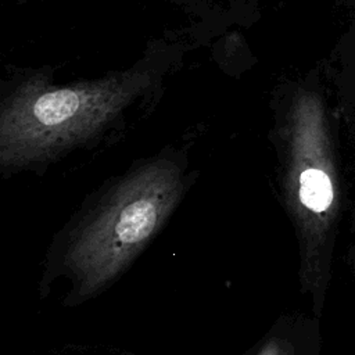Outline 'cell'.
I'll return each instance as SVG.
<instances>
[{
	"label": "cell",
	"mask_w": 355,
	"mask_h": 355,
	"mask_svg": "<svg viewBox=\"0 0 355 355\" xmlns=\"http://www.w3.org/2000/svg\"><path fill=\"white\" fill-rule=\"evenodd\" d=\"M144 85L137 73L67 86L21 85L1 107V166L22 168L82 144L111 123Z\"/></svg>",
	"instance_id": "obj_1"
},
{
	"label": "cell",
	"mask_w": 355,
	"mask_h": 355,
	"mask_svg": "<svg viewBox=\"0 0 355 355\" xmlns=\"http://www.w3.org/2000/svg\"><path fill=\"white\" fill-rule=\"evenodd\" d=\"M182 190V172L169 159H155L129 172L82 225L72 248L73 259L97 275L112 273L157 232Z\"/></svg>",
	"instance_id": "obj_2"
},
{
	"label": "cell",
	"mask_w": 355,
	"mask_h": 355,
	"mask_svg": "<svg viewBox=\"0 0 355 355\" xmlns=\"http://www.w3.org/2000/svg\"><path fill=\"white\" fill-rule=\"evenodd\" d=\"M297 198L304 211L322 219L334 200L329 175L316 166H302L297 179Z\"/></svg>",
	"instance_id": "obj_3"
},
{
	"label": "cell",
	"mask_w": 355,
	"mask_h": 355,
	"mask_svg": "<svg viewBox=\"0 0 355 355\" xmlns=\"http://www.w3.org/2000/svg\"><path fill=\"white\" fill-rule=\"evenodd\" d=\"M261 355H280V354L276 347H268V348H265V351Z\"/></svg>",
	"instance_id": "obj_4"
}]
</instances>
